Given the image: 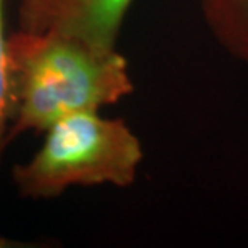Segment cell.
<instances>
[{"instance_id":"cell-1","label":"cell","mask_w":248,"mask_h":248,"mask_svg":"<svg viewBox=\"0 0 248 248\" xmlns=\"http://www.w3.org/2000/svg\"><path fill=\"white\" fill-rule=\"evenodd\" d=\"M134 82L118 47L55 31L8 34V143L44 132L64 116L100 111L131 95Z\"/></svg>"},{"instance_id":"cell-2","label":"cell","mask_w":248,"mask_h":248,"mask_svg":"<svg viewBox=\"0 0 248 248\" xmlns=\"http://www.w3.org/2000/svg\"><path fill=\"white\" fill-rule=\"evenodd\" d=\"M44 134L37 152L12 170L23 198L52 200L71 187H129L136 181L143 148L123 120L84 111L62 118Z\"/></svg>"},{"instance_id":"cell-3","label":"cell","mask_w":248,"mask_h":248,"mask_svg":"<svg viewBox=\"0 0 248 248\" xmlns=\"http://www.w3.org/2000/svg\"><path fill=\"white\" fill-rule=\"evenodd\" d=\"M134 0H19L18 28L55 31L115 48Z\"/></svg>"},{"instance_id":"cell-4","label":"cell","mask_w":248,"mask_h":248,"mask_svg":"<svg viewBox=\"0 0 248 248\" xmlns=\"http://www.w3.org/2000/svg\"><path fill=\"white\" fill-rule=\"evenodd\" d=\"M197 3L215 41L248 66V0H197Z\"/></svg>"},{"instance_id":"cell-5","label":"cell","mask_w":248,"mask_h":248,"mask_svg":"<svg viewBox=\"0 0 248 248\" xmlns=\"http://www.w3.org/2000/svg\"><path fill=\"white\" fill-rule=\"evenodd\" d=\"M5 0H0V165L8 145L10 102H8V36L5 32Z\"/></svg>"},{"instance_id":"cell-6","label":"cell","mask_w":248,"mask_h":248,"mask_svg":"<svg viewBox=\"0 0 248 248\" xmlns=\"http://www.w3.org/2000/svg\"><path fill=\"white\" fill-rule=\"evenodd\" d=\"M24 248V247H29L28 244H23V242H18V240H13V239H8L0 234V248Z\"/></svg>"}]
</instances>
